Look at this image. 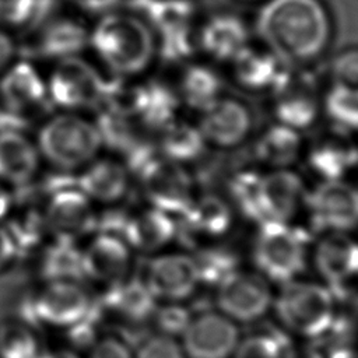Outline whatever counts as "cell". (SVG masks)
Segmentation results:
<instances>
[{
  "label": "cell",
  "mask_w": 358,
  "mask_h": 358,
  "mask_svg": "<svg viewBox=\"0 0 358 358\" xmlns=\"http://www.w3.org/2000/svg\"><path fill=\"white\" fill-rule=\"evenodd\" d=\"M255 28L260 43L287 66L312 63L333 36L330 14L320 0H266Z\"/></svg>",
  "instance_id": "6da1fadb"
},
{
  "label": "cell",
  "mask_w": 358,
  "mask_h": 358,
  "mask_svg": "<svg viewBox=\"0 0 358 358\" xmlns=\"http://www.w3.org/2000/svg\"><path fill=\"white\" fill-rule=\"evenodd\" d=\"M88 42L99 60L117 77L144 73L152 64L158 41L147 20L129 13L103 15L90 34Z\"/></svg>",
  "instance_id": "7a4b0ae2"
},
{
  "label": "cell",
  "mask_w": 358,
  "mask_h": 358,
  "mask_svg": "<svg viewBox=\"0 0 358 358\" xmlns=\"http://www.w3.org/2000/svg\"><path fill=\"white\" fill-rule=\"evenodd\" d=\"M271 312L281 330L295 340L316 341L329 334L334 295L323 282L295 278L274 292Z\"/></svg>",
  "instance_id": "3957f363"
},
{
  "label": "cell",
  "mask_w": 358,
  "mask_h": 358,
  "mask_svg": "<svg viewBox=\"0 0 358 358\" xmlns=\"http://www.w3.org/2000/svg\"><path fill=\"white\" fill-rule=\"evenodd\" d=\"M103 138L95 122L74 112H63L46 120L38 131L39 154L62 171L81 169L96 158Z\"/></svg>",
  "instance_id": "277c9868"
},
{
  "label": "cell",
  "mask_w": 358,
  "mask_h": 358,
  "mask_svg": "<svg viewBox=\"0 0 358 358\" xmlns=\"http://www.w3.org/2000/svg\"><path fill=\"white\" fill-rule=\"evenodd\" d=\"M29 308L27 320L34 326L41 324L66 333L92 317H98V296L84 281H45L31 298Z\"/></svg>",
  "instance_id": "5b68a950"
},
{
  "label": "cell",
  "mask_w": 358,
  "mask_h": 358,
  "mask_svg": "<svg viewBox=\"0 0 358 358\" xmlns=\"http://www.w3.org/2000/svg\"><path fill=\"white\" fill-rule=\"evenodd\" d=\"M255 270L271 284L299 278L308 260V238L291 224L259 225L253 249Z\"/></svg>",
  "instance_id": "8992f818"
},
{
  "label": "cell",
  "mask_w": 358,
  "mask_h": 358,
  "mask_svg": "<svg viewBox=\"0 0 358 358\" xmlns=\"http://www.w3.org/2000/svg\"><path fill=\"white\" fill-rule=\"evenodd\" d=\"M308 190L302 178L287 169H268L259 173L246 217L259 225L267 222L291 224L305 207Z\"/></svg>",
  "instance_id": "52a82bcc"
},
{
  "label": "cell",
  "mask_w": 358,
  "mask_h": 358,
  "mask_svg": "<svg viewBox=\"0 0 358 358\" xmlns=\"http://www.w3.org/2000/svg\"><path fill=\"white\" fill-rule=\"evenodd\" d=\"M48 98L66 112L99 108L106 81L84 59L69 56L59 59L48 81Z\"/></svg>",
  "instance_id": "ba28073f"
},
{
  "label": "cell",
  "mask_w": 358,
  "mask_h": 358,
  "mask_svg": "<svg viewBox=\"0 0 358 358\" xmlns=\"http://www.w3.org/2000/svg\"><path fill=\"white\" fill-rule=\"evenodd\" d=\"M271 282L256 270L238 268L215 287L217 310L241 323H256L271 312Z\"/></svg>",
  "instance_id": "9c48e42d"
},
{
  "label": "cell",
  "mask_w": 358,
  "mask_h": 358,
  "mask_svg": "<svg viewBox=\"0 0 358 358\" xmlns=\"http://www.w3.org/2000/svg\"><path fill=\"white\" fill-rule=\"evenodd\" d=\"M143 194L148 204L172 217H179L193 200V179L186 166L162 155L138 169Z\"/></svg>",
  "instance_id": "30bf717a"
},
{
  "label": "cell",
  "mask_w": 358,
  "mask_h": 358,
  "mask_svg": "<svg viewBox=\"0 0 358 358\" xmlns=\"http://www.w3.org/2000/svg\"><path fill=\"white\" fill-rule=\"evenodd\" d=\"M305 208L320 232H351L358 227V187L338 180H322L306 193Z\"/></svg>",
  "instance_id": "8fae6325"
},
{
  "label": "cell",
  "mask_w": 358,
  "mask_h": 358,
  "mask_svg": "<svg viewBox=\"0 0 358 358\" xmlns=\"http://www.w3.org/2000/svg\"><path fill=\"white\" fill-rule=\"evenodd\" d=\"M141 281L157 302H185L201 285L193 255L182 252L154 255Z\"/></svg>",
  "instance_id": "7c38bea8"
},
{
  "label": "cell",
  "mask_w": 358,
  "mask_h": 358,
  "mask_svg": "<svg viewBox=\"0 0 358 358\" xmlns=\"http://www.w3.org/2000/svg\"><path fill=\"white\" fill-rule=\"evenodd\" d=\"M133 250L116 234L101 231L81 249L84 281L106 291L130 278Z\"/></svg>",
  "instance_id": "4fadbf2b"
},
{
  "label": "cell",
  "mask_w": 358,
  "mask_h": 358,
  "mask_svg": "<svg viewBox=\"0 0 358 358\" xmlns=\"http://www.w3.org/2000/svg\"><path fill=\"white\" fill-rule=\"evenodd\" d=\"M239 324L218 310L193 315L179 341L186 358H231L241 340Z\"/></svg>",
  "instance_id": "5bb4252c"
},
{
  "label": "cell",
  "mask_w": 358,
  "mask_h": 358,
  "mask_svg": "<svg viewBox=\"0 0 358 358\" xmlns=\"http://www.w3.org/2000/svg\"><path fill=\"white\" fill-rule=\"evenodd\" d=\"M92 203L77 187L53 192L42 211L46 231L55 236V241L76 243L98 227Z\"/></svg>",
  "instance_id": "9a60e30c"
},
{
  "label": "cell",
  "mask_w": 358,
  "mask_h": 358,
  "mask_svg": "<svg viewBox=\"0 0 358 358\" xmlns=\"http://www.w3.org/2000/svg\"><path fill=\"white\" fill-rule=\"evenodd\" d=\"M158 302L141 280L124 282L102 291L98 296V317L124 329H138L152 322Z\"/></svg>",
  "instance_id": "2e32d148"
},
{
  "label": "cell",
  "mask_w": 358,
  "mask_h": 358,
  "mask_svg": "<svg viewBox=\"0 0 358 358\" xmlns=\"http://www.w3.org/2000/svg\"><path fill=\"white\" fill-rule=\"evenodd\" d=\"M252 126L249 108L242 101L224 95L200 110L197 123L206 143L221 150L242 144L249 137Z\"/></svg>",
  "instance_id": "e0dca14e"
},
{
  "label": "cell",
  "mask_w": 358,
  "mask_h": 358,
  "mask_svg": "<svg viewBox=\"0 0 358 358\" xmlns=\"http://www.w3.org/2000/svg\"><path fill=\"white\" fill-rule=\"evenodd\" d=\"M271 92L274 94L273 112L277 123L298 131L315 124L322 110V99L315 84L306 77L288 74L285 70Z\"/></svg>",
  "instance_id": "ac0fdd59"
},
{
  "label": "cell",
  "mask_w": 358,
  "mask_h": 358,
  "mask_svg": "<svg viewBox=\"0 0 358 358\" xmlns=\"http://www.w3.org/2000/svg\"><path fill=\"white\" fill-rule=\"evenodd\" d=\"M312 264L329 288L358 277V241L350 232H323L312 250Z\"/></svg>",
  "instance_id": "d6986e66"
},
{
  "label": "cell",
  "mask_w": 358,
  "mask_h": 358,
  "mask_svg": "<svg viewBox=\"0 0 358 358\" xmlns=\"http://www.w3.org/2000/svg\"><path fill=\"white\" fill-rule=\"evenodd\" d=\"M46 99V81L32 63L21 60L1 73L0 105L8 116L25 117L41 109Z\"/></svg>",
  "instance_id": "ffe728a7"
},
{
  "label": "cell",
  "mask_w": 358,
  "mask_h": 358,
  "mask_svg": "<svg viewBox=\"0 0 358 358\" xmlns=\"http://www.w3.org/2000/svg\"><path fill=\"white\" fill-rule=\"evenodd\" d=\"M303 155L310 171L322 180H338L357 168L358 144L351 134L330 127L305 147Z\"/></svg>",
  "instance_id": "44dd1931"
},
{
  "label": "cell",
  "mask_w": 358,
  "mask_h": 358,
  "mask_svg": "<svg viewBox=\"0 0 358 358\" xmlns=\"http://www.w3.org/2000/svg\"><path fill=\"white\" fill-rule=\"evenodd\" d=\"M234 206L213 193L193 197L186 210L178 217V235H189L192 241H220L232 227Z\"/></svg>",
  "instance_id": "7402d4cb"
},
{
  "label": "cell",
  "mask_w": 358,
  "mask_h": 358,
  "mask_svg": "<svg viewBox=\"0 0 358 358\" xmlns=\"http://www.w3.org/2000/svg\"><path fill=\"white\" fill-rule=\"evenodd\" d=\"M119 235L131 250L157 255L178 238L175 217L151 206L126 214Z\"/></svg>",
  "instance_id": "603a6c76"
},
{
  "label": "cell",
  "mask_w": 358,
  "mask_h": 358,
  "mask_svg": "<svg viewBox=\"0 0 358 358\" xmlns=\"http://www.w3.org/2000/svg\"><path fill=\"white\" fill-rule=\"evenodd\" d=\"M129 168L115 158H95L76 179V187L91 201L112 204L124 197L130 185Z\"/></svg>",
  "instance_id": "cb8c5ba5"
},
{
  "label": "cell",
  "mask_w": 358,
  "mask_h": 358,
  "mask_svg": "<svg viewBox=\"0 0 358 358\" xmlns=\"http://www.w3.org/2000/svg\"><path fill=\"white\" fill-rule=\"evenodd\" d=\"M197 39L200 50L208 59L231 63L249 43V32L238 15L217 14L201 25Z\"/></svg>",
  "instance_id": "d4e9b609"
},
{
  "label": "cell",
  "mask_w": 358,
  "mask_h": 358,
  "mask_svg": "<svg viewBox=\"0 0 358 358\" xmlns=\"http://www.w3.org/2000/svg\"><path fill=\"white\" fill-rule=\"evenodd\" d=\"M39 151L21 131L0 130V182L13 186L28 185L39 168Z\"/></svg>",
  "instance_id": "484cf974"
},
{
  "label": "cell",
  "mask_w": 358,
  "mask_h": 358,
  "mask_svg": "<svg viewBox=\"0 0 358 358\" xmlns=\"http://www.w3.org/2000/svg\"><path fill=\"white\" fill-rule=\"evenodd\" d=\"M231 64L236 84L249 91H273L287 66L264 45L256 48L250 43L236 55Z\"/></svg>",
  "instance_id": "4316f807"
},
{
  "label": "cell",
  "mask_w": 358,
  "mask_h": 358,
  "mask_svg": "<svg viewBox=\"0 0 358 358\" xmlns=\"http://www.w3.org/2000/svg\"><path fill=\"white\" fill-rule=\"evenodd\" d=\"M305 144L301 131L273 123L266 127L255 141L253 155L259 165L268 169L291 168L302 155Z\"/></svg>",
  "instance_id": "83f0119b"
},
{
  "label": "cell",
  "mask_w": 358,
  "mask_h": 358,
  "mask_svg": "<svg viewBox=\"0 0 358 358\" xmlns=\"http://www.w3.org/2000/svg\"><path fill=\"white\" fill-rule=\"evenodd\" d=\"M176 94L180 102L200 112L222 95V83L211 66L192 63L180 74Z\"/></svg>",
  "instance_id": "f1b7e54d"
},
{
  "label": "cell",
  "mask_w": 358,
  "mask_h": 358,
  "mask_svg": "<svg viewBox=\"0 0 358 358\" xmlns=\"http://www.w3.org/2000/svg\"><path fill=\"white\" fill-rule=\"evenodd\" d=\"M206 145L207 143L197 124L175 119L161 129V155L173 162L186 165L196 161L203 154Z\"/></svg>",
  "instance_id": "f546056e"
},
{
  "label": "cell",
  "mask_w": 358,
  "mask_h": 358,
  "mask_svg": "<svg viewBox=\"0 0 358 358\" xmlns=\"http://www.w3.org/2000/svg\"><path fill=\"white\" fill-rule=\"evenodd\" d=\"M90 34L74 20L57 18L50 21L39 36V52L49 57L76 56L88 42Z\"/></svg>",
  "instance_id": "4dcf8cb0"
},
{
  "label": "cell",
  "mask_w": 358,
  "mask_h": 358,
  "mask_svg": "<svg viewBox=\"0 0 358 358\" xmlns=\"http://www.w3.org/2000/svg\"><path fill=\"white\" fill-rule=\"evenodd\" d=\"M43 344L36 326L22 317L0 320V358H39Z\"/></svg>",
  "instance_id": "1f68e13d"
},
{
  "label": "cell",
  "mask_w": 358,
  "mask_h": 358,
  "mask_svg": "<svg viewBox=\"0 0 358 358\" xmlns=\"http://www.w3.org/2000/svg\"><path fill=\"white\" fill-rule=\"evenodd\" d=\"M41 275L43 282L55 280L84 281L81 249L73 242L55 241V243L45 250L41 260Z\"/></svg>",
  "instance_id": "d6a6232c"
},
{
  "label": "cell",
  "mask_w": 358,
  "mask_h": 358,
  "mask_svg": "<svg viewBox=\"0 0 358 358\" xmlns=\"http://www.w3.org/2000/svg\"><path fill=\"white\" fill-rule=\"evenodd\" d=\"M179 103L180 101L176 91L169 88L166 84L157 81L145 83L144 105L138 119L145 126L161 130L176 119Z\"/></svg>",
  "instance_id": "836d02e7"
},
{
  "label": "cell",
  "mask_w": 358,
  "mask_h": 358,
  "mask_svg": "<svg viewBox=\"0 0 358 358\" xmlns=\"http://www.w3.org/2000/svg\"><path fill=\"white\" fill-rule=\"evenodd\" d=\"M193 257L201 284H211L213 287H217L225 277L241 268L236 253L215 242L201 245Z\"/></svg>",
  "instance_id": "e575fe53"
},
{
  "label": "cell",
  "mask_w": 358,
  "mask_h": 358,
  "mask_svg": "<svg viewBox=\"0 0 358 358\" xmlns=\"http://www.w3.org/2000/svg\"><path fill=\"white\" fill-rule=\"evenodd\" d=\"M322 109L331 122V127L344 133H358V96L330 88L322 99Z\"/></svg>",
  "instance_id": "d590c367"
},
{
  "label": "cell",
  "mask_w": 358,
  "mask_h": 358,
  "mask_svg": "<svg viewBox=\"0 0 358 358\" xmlns=\"http://www.w3.org/2000/svg\"><path fill=\"white\" fill-rule=\"evenodd\" d=\"M287 343L281 333L260 330L241 337L231 358H282Z\"/></svg>",
  "instance_id": "8d00e7d4"
},
{
  "label": "cell",
  "mask_w": 358,
  "mask_h": 358,
  "mask_svg": "<svg viewBox=\"0 0 358 358\" xmlns=\"http://www.w3.org/2000/svg\"><path fill=\"white\" fill-rule=\"evenodd\" d=\"M330 88L358 96V45L343 48L329 67Z\"/></svg>",
  "instance_id": "74e56055"
},
{
  "label": "cell",
  "mask_w": 358,
  "mask_h": 358,
  "mask_svg": "<svg viewBox=\"0 0 358 358\" xmlns=\"http://www.w3.org/2000/svg\"><path fill=\"white\" fill-rule=\"evenodd\" d=\"M192 317L193 313L183 302H158L151 323L155 327V333L179 340Z\"/></svg>",
  "instance_id": "f35d334b"
},
{
  "label": "cell",
  "mask_w": 358,
  "mask_h": 358,
  "mask_svg": "<svg viewBox=\"0 0 358 358\" xmlns=\"http://www.w3.org/2000/svg\"><path fill=\"white\" fill-rule=\"evenodd\" d=\"M134 358H186V355L178 338L154 333L134 350Z\"/></svg>",
  "instance_id": "ab89813d"
},
{
  "label": "cell",
  "mask_w": 358,
  "mask_h": 358,
  "mask_svg": "<svg viewBox=\"0 0 358 358\" xmlns=\"http://www.w3.org/2000/svg\"><path fill=\"white\" fill-rule=\"evenodd\" d=\"M39 0H0V25L21 27L38 14Z\"/></svg>",
  "instance_id": "60d3db41"
},
{
  "label": "cell",
  "mask_w": 358,
  "mask_h": 358,
  "mask_svg": "<svg viewBox=\"0 0 358 358\" xmlns=\"http://www.w3.org/2000/svg\"><path fill=\"white\" fill-rule=\"evenodd\" d=\"M84 358H134V350L120 336L103 334L91 344Z\"/></svg>",
  "instance_id": "b9f144b4"
},
{
  "label": "cell",
  "mask_w": 358,
  "mask_h": 358,
  "mask_svg": "<svg viewBox=\"0 0 358 358\" xmlns=\"http://www.w3.org/2000/svg\"><path fill=\"white\" fill-rule=\"evenodd\" d=\"M282 358H326V351L315 341L295 340L287 343Z\"/></svg>",
  "instance_id": "7bdbcfd3"
},
{
  "label": "cell",
  "mask_w": 358,
  "mask_h": 358,
  "mask_svg": "<svg viewBox=\"0 0 358 358\" xmlns=\"http://www.w3.org/2000/svg\"><path fill=\"white\" fill-rule=\"evenodd\" d=\"M18 245L10 229L0 225V273L8 268L18 256Z\"/></svg>",
  "instance_id": "ee69618b"
},
{
  "label": "cell",
  "mask_w": 358,
  "mask_h": 358,
  "mask_svg": "<svg viewBox=\"0 0 358 358\" xmlns=\"http://www.w3.org/2000/svg\"><path fill=\"white\" fill-rule=\"evenodd\" d=\"M39 358H84V355L70 344H56L53 347L42 348Z\"/></svg>",
  "instance_id": "f6af8a7d"
},
{
  "label": "cell",
  "mask_w": 358,
  "mask_h": 358,
  "mask_svg": "<svg viewBox=\"0 0 358 358\" xmlns=\"http://www.w3.org/2000/svg\"><path fill=\"white\" fill-rule=\"evenodd\" d=\"M15 53L14 39L0 29V74L11 64V60Z\"/></svg>",
  "instance_id": "bcb514c9"
},
{
  "label": "cell",
  "mask_w": 358,
  "mask_h": 358,
  "mask_svg": "<svg viewBox=\"0 0 358 358\" xmlns=\"http://www.w3.org/2000/svg\"><path fill=\"white\" fill-rule=\"evenodd\" d=\"M326 358H358V343H330Z\"/></svg>",
  "instance_id": "7dc6e473"
},
{
  "label": "cell",
  "mask_w": 358,
  "mask_h": 358,
  "mask_svg": "<svg viewBox=\"0 0 358 358\" xmlns=\"http://www.w3.org/2000/svg\"><path fill=\"white\" fill-rule=\"evenodd\" d=\"M10 210H11V196L8 190L3 186V182H0V221L10 214Z\"/></svg>",
  "instance_id": "c3c4849f"
},
{
  "label": "cell",
  "mask_w": 358,
  "mask_h": 358,
  "mask_svg": "<svg viewBox=\"0 0 358 358\" xmlns=\"http://www.w3.org/2000/svg\"><path fill=\"white\" fill-rule=\"evenodd\" d=\"M357 166H358V159H357Z\"/></svg>",
  "instance_id": "681fc988"
},
{
  "label": "cell",
  "mask_w": 358,
  "mask_h": 358,
  "mask_svg": "<svg viewBox=\"0 0 358 358\" xmlns=\"http://www.w3.org/2000/svg\"><path fill=\"white\" fill-rule=\"evenodd\" d=\"M248 1H252V0H248Z\"/></svg>",
  "instance_id": "f907efd6"
},
{
  "label": "cell",
  "mask_w": 358,
  "mask_h": 358,
  "mask_svg": "<svg viewBox=\"0 0 358 358\" xmlns=\"http://www.w3.org/2000/svg\"><path fill=\"white\" fill-rule=\"evenodd\" d=\"M92 1H95V0H92Z\"/></svg>",
  "instance_id": "816d5d0a"
},
{
  "label": "cell",
  "mask_w": 358,
  "mask_h": 358,
  "mask_svg": "<svg viewBox=\"0 0 358 358\" xmlns=\"http://www.w3.org/2000/svg\"><path fill=\"white\" fill-rule=\"evenodd\" d=\"M357 278H358V277H357Z\"/></svg>",
  "instance_id": "f5cc1de1"
}]
</instances>
